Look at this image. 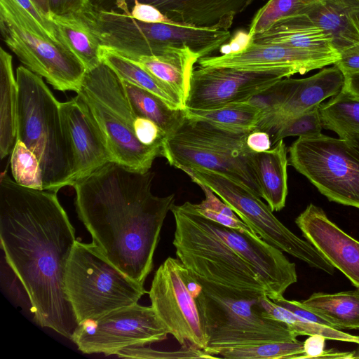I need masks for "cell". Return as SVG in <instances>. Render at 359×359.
Wrapping results in <instances>:
<instances>
[{
    "mask_svg": "<svg viewBox=\"0 0 359 359\" xmlns=\"http://www.w3.org/2000/svg\"><path fill=\"white\" fill-rule=\"evenodd\" d=\"M0 239L34 321L71 339L78 323L65 294V276L76 240L57 191L21 186L2 172Z\"/></svg>",
    "mask_w": 359,
    "mask_h": 359,
    "instance_id": "6da1fadb",
    "label": "cell"
},
{
    "mask_svg": "<svg viewBox=\"0 0 359 359\" xmlns=\"http://www.w3.org/2000/svg\"><path fill=\"white\" fill-rule=\"evenodd\" d=\"M154 173L109 162L76 182L75 206L95 245L116 267L144 285L175 194L154 196Z\"/></svg>",
    "mask_w": 359,
    "mask_h": 359,
    "instance_id": "7a4b0ae2",
    "label": "cell"
},
{
    "mask_svg": "<svg viewBox=\"0 0 359 359\" xmlns=\"http://www.w3.org/2000/svg\"><path fill=\"white\" fill-rule=\"evenodd\" d=\"M175 253L193 274L242 291L277 293L296 266L257 234L225 226L197 212L187 201L171 208Z\"/></svg>",
    "mask_w": 359,
    "mask_h": 359,
    "instance_id": "3957f363",
    "label": "cell"
},
{
    "mask_svg": "<svg viewBox=\"0 0 359 359\" xmlns=\"http://www.w3.org/2000/svg\"><path fill=\"white\" fill-rule=\"evenodd\" d=\"M17 135L37 157L44 190L73 186L74 157L62 121L60 102L42 77L25 66L16 70Z\"/></svg>",
    "mask_w": 359,
    "mask_h": 359,
    "instance_id": "277c9868",
    "label": "cell"
},
{
    "mask_svg": "<svg viewBox=\"0 0 359 359\" xmlns=\"http://www.w3.org/2000/svg\"><path fill=\"white\" fill-rule=\"evenodd\" d=\"M191 274L202 287L195 300L208 339L205 352L213 358L237 345L297 339L287 324L267 315L260 302L266 293L242 291Z\"/></svg>",
    "mask_w": 359,
    "mask_h": 359,
    "instance_id": "5b68a950",
    "label": "cell"
},
{
    "mask_svg": "<svg viewBox=\"0 0 359 359\" xmlns=\"http://www.w3.org/2000/svg\"><path fill=\"white\" fill-rule=\"evenodd\" d=\"M249 133L226 130L185 117L179 128L165 138L162 156L182 170L202 168L222 173L262 198L255 152L246 144Z\"/></svg>",
    "mask_w": 359,
    "mask_h": 359,
    "instance_id": "8992f818",
    "label": "cell"
},
{
    "mask_svg": "<svg viewBox=\"0 0 359 359\" xmlns=\"http://www.w3.org/2000/svg\"><path fill=\"white\" fill-rule=\"evenodd\" d=\"M65 292L78 325L138 303L148 292L91 243L76 241L69 258Z\"/></svg>",
    "mask_w": 359,
    "mask_h": 359,
    "instance_id": "52a82bcc",
    "label": "cell"
},
{
    "mask_svg": "<svg viewBox=\"0 0 359 359\" xmlns=\"http://www.w3.org/2000/svg\"><path fill=\"white\" fill-rule=\"evenodd\" d=\"M3 41L25 67L60 91L80 90L86 69L65 46L53 40L15 0H0Z\"/></svg>",
    "mask_w": 359,
    "mask_h": 359,
    "instance_id": "ba28073f",
    "label": "cell"
},
{
    "mask_svg": "<svg viewBox=\"0 0 359 359\" xmlns=\"http://www.w3.org/2000/svg\"><path fill=\"white\" fill-rule=\"evenodd\" d=\"M182 171L196 184L208 187L264 241L312 268L330 275L334 273L332 264L311 243L298 237L280 222L261 197L247 187L212 170L189 168Z\"/></svg>",
    "mask_w": 359,
    "mask_h": 359,
    "instance_id": "9c48e42d",
    "label": "cell"
},
{
    "mask_svg": "<svg viewBox=\"0 0 359 359\" xmlns=\"http://www.w3.org/2000/svg\"><path fill=\"white\" fill-rule=\"evenodd\" d=\"M289 154L290 165L329 201L359 209V154L346 139L299 137Z\"/></svg>",
    "mask_w": 359,
    "mask_h": 359,
    "instance_id": "30bf717a",
    "label": "cell"
},
{
    "mask_svg": "<svg viewBox=\"0 0 359 359\" xmlns=\"http://www.w3.org/2000/svg\"><path fill=\"white\" fill-rule=\"evenodd\" d=\"M168 334L151 306L136 303L78 325L70 339L84 353L109 355L163 341Z\"/></svg>",
    "mask_w": 359,
    "mask_h": 359,
    "instance_id": "8fae6325",
    "label": "cell"
},
{
    "mask_svg": "<svg viewBox=\"0 0 359 359\" xmlns=\"http://www.w3.org/2000/svg\"><path fill=\"white\" fill-rule=\"evenodd\" d=\"M184 265L168 257L158 268L148 292L151 306L182 346L205 351L208 339L195 299L184 280Z\"/></svg>",
    "mask_w": 359,
    "mask_h": 359,
    "instance_id": "7c38bea8",
    "label": "cell"
},
{
    "mask_svg": "<svg viewBox=\"0 0 359 359\" xmlns=\"http://www.w3.org/2000/svg\"><path fill=\"white\" fill-rule=\"evenodd\" d=\"M296 72L289 68L245 69L201 67L194 69L185 107L210 109L243 102Z\"/></svg>",
    "mask_w": 359,
    "mask_h": 359,
    "instance_id": "4fadbf2b",
    "label": "cell"
},
{
    "mask_svg": "<svg viewBox=\"0 0 359 359\" xmlns=\"http://www.w3.org/2000/svg\"><path fill=\"white\" fill-rule=\"evenodd\" d=\"M339 58L338 52L316 51L251 41L241 52L203 57L198 62L201 67L245 69L289 68L296 74H304L334 65Z\"/></svg>",
    "mask_w": 359,
    "mask_h": 359,
    "instance_id": "5bb4252c",
    "label": "cell"
},
{
    "mask_svg": "<svg viewBox=\"0 0 359 359\" xmlns=\"http://www.w3.org/2000/svg\"><path fill=\"white\" fill-rule=\"evenodd\" d=\"M60 111L74 157V184L112 162L113 158L103 132L79 95L60 102Z\"/></svg>",
    "mask_w": 359,
    "mask_h": 359,
    "instance_id": "9a60e30c",
    "label": "cell"
},
{
    "mask_svg": "<svg viewBox=\"0 0 359 359\" xmlns=\"http://www.w3.org/2000/svg\"><path fill=\"white\" fill-rule=\"evenodd\" d=\"M295 223L304 237L359 288V241L332 222L321 208L312 203Z\"/></svg>",
    "mask_w": 359,
    "mask_h": 359,
    "instance_id": "2e32d148",
    "label": "cell"
},
{
    "mask_svg": "<svg viewBox=\"0 0 359 359\" xmlns=\"http://www.w3.org/2000/svg\"><path fill=\"white\" fill-rule=\"evenodd\" d=\"M102 102L132 130L137 140L147 146H161L163 131L152 121L140 114L129 100L122 80L103 61L86 70L81 88Z\"/></svg>",
    "mask_w": 359,
    "mask_h": 359,
    "instance_id": "e0dca14e",
    "label": "cell"
},
{
    "mask_svg": "<svg viewBox=\"0 0 359 359\" xmlns=\"http://www.w3.org/2000/svg\"><path fill=\"white\" fill-rule=\"evenodd\" d=\"M77 95L86 102L103 132L113 162L135 171H149L154 159L162 156V147L143 144L127 124L102 102L82 88Z\"/></svg>",
    "mask_w": 359,
    "mask_h": 359,
    "instance_id": "ac0fdd59",
    "label": "cell"
},
{
    "mask_svg": "<svg viewBox=\"0 0 359 359\" xmlns=\"http://www.w3.org/2000/svg\"><path fill=\"white\" fill-rule=\"evenodd\" d=\"M344 81V73L335 64L311 76L295 79L285 102L273 113L262 118L255 129L271 135L283 123L337 95L342 90Z\"/></svg>",
    "mask_w": 359,
    "mask_h": 359,
    "instance_id": "d6986e66",
    "label": "cell"
},
{
    "mask_svg": "<svg viewBox=\"0 0 359 359\" xmlns=\"http://www.w3.org/2000/svg\"><path fill=\"white\" fill-rule=\"evenodd\" d=\"M135 1L156 7L182 25L229 30L255 0H126L130 10Z\"/></svg>",
    "mask_w": 359,
    "mask_h": 359,
    "instance_id": "ffe728a7",
    "label": "cell"
},
{
    "mask_svg": "<svg viewBox=\"0 0 359 359\" xmlns=\"http://www.w3.org/2000/svg\"><path fill=\"white\" fill-rule=\"evenodd\" d=\"M200 55L187 47L166 45L151 56L132 60L174 90L184 103L194 65Z\"/></svg>",
    "mask_w": 359,
    "mask_h": 359,
    "instance_id": "44dd1931",
    "label": "cell"
},
{
    "mask_svg": "<svg viewBox=\"0 0 359 359\" xmlns=\"http://www.w3.org/2000/svg\"><path fill=\"white\" fill-rule=\"evenodd\" d=\"M305 15L330 36L339 53L359 43V0H321Z\"/></svg>",
    "mask_w": 359,
    "mask_h": 359,
    "instance_id": "7402d4cb",
    "label": "cell"
},
{
    "mask_svg": "<svg viewBox=\"0 0 359 359\" xmlns=\"http://www.w3.org/2000/svg\"><path fill=\"white\" fill-rule=\"evenodd\" d=\"M251 41L316 51L337 52L330 36L305 14L280 20Z\"/></svg>",
    "mask_w": 359,
    "mask_h": 359,
    "instance_id": "603a6c76",
    "label": "cell"
},
{
    "mask_svg": "<svg viewBox=\"0 0 359 359\" xmlns=\"http://www.w3.org/2000/svg\"><path fill=\"white\" fill-rule=\"evenodd\" d=\"M254 162L262 198L273 212L282 210L287 195V149L283 140L268 151L255 152Z\"/></svg>",
    "mask_w": 359,
    "mask_h": 359,
    "instance_id": "cb8c5ba5",
    "label": "cell"
},
{
    "mask_svg": "<svg viewBox=\"0 0 359 359\" xmlns=\"http://www.w3.org/2000/svg\"><path fill=\"white\" fill-rule=\"evenodd\" d=\"M300 303L333 328L359 329V288L331 294L315 292Z\"/></svg>",
    "mask_w": 359,
    "mask_h": 359,
    "instance_id": "d4e9b609",
    "label": "cell"
},
{
    "mask_svg": "<svg viewBox=\"0 0 359 359\" xmlns=\"http://www.w3.org/2000/svg\"><path fill=\"white\" fill-rule=\"evenodd\" d=\"M50 20L57 29L60 42L80 60L86 70L102 62L99 41L77 14L50 13Z\"/></svg>",
    "mask_w": 359,
    "mask_h": 359,
    "instance_id": "484cf974",
    "label": "cell"
},
{
    "mask_svg": "<svg viewBox=\"0 0 359 359\" xmlns=\"http://www.w3.org/2000/svg\"><path fill=\"white\" fill-rule=\"evenodd\" d=\"M18 83L12 56L0 48V157L11 153L17 135Z\"/></svg>",
    "mask_w": 359,
    "mask_h": 359,
    "instance_id": "4316f807",
    "label": "cell"
},
{
    "mask_svg": "<svg viewBox=\"0 0 359 359\" xmlns=\"http://www.w3.org/2000/svg\"><path fill=\"white\" fill-rule=\"evenodd\" d=\"M101 48L102 60L111 68L121 79L153 93L172 109H184L185 105L182 99L164 83L133 61L111 50Z\"/></svg>",
    "mask_w": 359,
    "mask_h": 359,
    "instance_id": "83f0119b",
    "label": "cell"
},
{
    "mask_svg": "<svg viewBox=\"0 0 359 359\" xmlns=\"http://www.w3.org/2000/svg\"><path fill=\"white\" fill-rule=\"evenodd\" d=\"M183 111L187 118L205 121L239 133L252 131L262 117V110L248 101L210 109L184 108Z\"/></svg>",
    "mask_w": 359,
    "mask_h": 359,
    "instance_id": "f1b7e54d",
    "label": "cell"
},
{
    "mask_svg": "<svg viewBox=\"0 0 359 359\" xmlns=\"http://www.w3.org/2000/svg\"><path fill=\"white\" fill-rule=\"evenodd\" d=\"M122 82L135 108L154 122L166 137L172 134L183 122L185 118L183 109H172L153 93L126 81L122 80Z\"/></svg>",
    "mask_w": 359,
    "mask_h": 359,
    "instance_id": "f546056e",
    "label": "cell"
},
{
    "mask_svg": "<svg viewBox=\"0 0 359 359\" xmlns=\"http://www.w3.org/2000/svg\"><path fill=\"white\" fill-rule=\"evenodd\" d=\"M323 128L337 133L339 137L359 133V99L342 90L320 104Z\"/></svg>",
    "mask_w": 359,
    "mask_h": 359,
    "instance_id": "4dcf8cb0",
    "label": "cell"
},
{
    "mask_svg": "<svg viewBox=\"0 0 359 359\" xmlns=\"http://www.w3.org/2000/svg\"><path fill=\"white\" fill-rule=\"evenodd\" d=\"M260 302L269 317L287 324L297 336L319 334L325 337L327 339L354 343L359 345V336L352 335L340 331V330L302 318L274 303L267 294L262 295L260 297Z\"/></svg>",
    "mask_w": 359,
    "mask_h": 359,
    "instance_id": "1f68e13d",
    "label": "cell"
},
{
    "mask_svg": "<svg viewBox=\"0 0 359 359\" xmlns=\"http://www.w3.org/2000/svg\"><path fill=\"white\" fill-rule=\"evenodd\" d=\"M218 355L226 359L303 358L304 342L295 339L237 345L223 348Z\"/></svg>",
    "mask_w": 359,
    "mask_h": 359,
    "instance_id": "d6a6232c",
    "label": "cell"
},
{
    "mask_svg": "<svg viewBox=\"0 0 359 359\" xmlns=\"http://www.w3.org/2000/svg\"><path fill=\"white\" fill-rule=\"evenodd\" d=\"M321 0H269L255 15L248 34L252 39L268 30L277 21L306 14Z\"/></svg>",
    "mask_w": 359,
    "mask_h": 359,
    "instance_id": "836d02e7",
    "label": "cell"
},
{
    "mask_svg": "<svg viewBox=\"0 0 359 359\" xmlns=\"http://www.w3.org/2000/svg\"><path fill=\"white\" fill-rule=\"evenodd\" d=\"M11 168L14 181L26 187L43 189L42 172L36 155L16 140L11 151Z\"/></svg>",
    "mask_w": 359,
    "mask_h": 359,
    "instance_id": "e575fe53",
    "label": "cell"
},
{
    "mask_svg": "<svg viewBox=\"0 0 359 359\" xmlns=\"http://www.w3.org/2000/svg\"><path fill=\"white\" fill-rule=\"evenodd\" d=\"M320 105L283 123L272 134V144L290 136H309L321 133L323 128Z\"/></svg>",
    "mask_w": 359,
    "mask_h": 359,
    "instance_id": "d590c367",
    "label": "cell"
},
{
    "mask_svg": "<svg viewBox=\"0 0 359 359\" xmlns=\"http://www.w3.org/2000/svg\"><path fill=\"white\" fill-rule=\"evenodd\" d=\"M130 15L133 18L146 23H177L169 19L156 7L137 1L134 2L130 9Z\"/></svg>",
    "mask_w": 359,
    "mask_h": 359,
    "instance_id": "8d00e7d4",
    "label": "cell"
},
{
    "mask_svg": "<svg viewBox=\"0 0 359 359\" xmlns=\"http://www.w3.org/2000/svg\"><path fill=\"white\" fill-rule=\"evenodd\" d=\"M191 205L197 212L215 222L232 229L254 233L252 230L241 219L240 217H232L208 208H202L198 206L197 203L195 204L191 203Z\"/></svg>",
    "mask_w": 359,
    "mask_h": 359,
    "instance_id": "74e56055",
    "label": "cell"
},
{
    "mask_svg": "<svg viewBox=\"0 0 359 359\" xmlns=\"http://www.w3.org/2000/svg\"><path fill=\"white\" fill-rule=\"evenodd\" d=\"M15 1L36 20L39 25L50 36L53 40L62 43L59 39L58 33L53 22L50 19L47 18L37 8L32 0Z\"/></svg>",
    "mask_w": 359,
    "mask_h": 359,
    "instance_id": "f35d334b",
    "label": "cell"
},
{
    "mask_svg": "<svg viewBox=\"0 0 359 359\" xmlns=\"http://www.w3.org/2000/svg\"><path fill=\"white\" fill-rule=\"evenodd\" d=\"M335 65L344 74L359 72V43L341 51Z\"/></svg>",
    "mask_w": 359,
    "mask_h": 359,
    "instance_id": "ab89813d",
    "label": "cell"
},
{
    "mask_svg": "<svg viewBox=\"0 0 359 359\" xmlns=\"http://www.w3.org/2000/svg\"><path fill=\"white\" fill-rule=\"evenodd\" d=\"M50 13L65 15L79 13L87 6L90 0H48Z\"/></svg>",
    "mask_w": 359,
    "mask_h": 359,
    "instance_id": "60d3db41",
    "label": "cell"
},
{
    "mask_svg": "<svg viewBox=\"0 0 359 359\" xmlns=\"http://www.w3.org/2000/svg\"><path fill=\"white\" fill-rule=\"evenodd\" d=\"M248 147L253 152H263L271 149L272 142L270 134L266 131L253 130L246 138Z\"/></svg>",
    "mask_w": 359,
    "mask_h": 359,
    "instance_id": "b9f144b4",
    "label": "cell"
},
{
    "mask_svg": "<svg viewBox=\"0 0 359 359\" xmlns=\"http://www.w3.org/2000/svg\"><path fill=\"white\" fill-rule=\"evenodd\" d=\"M304 341L303 358H321L325 351V337L319 334L309 336Z\"/></svg>",
    "mask_w": 359,
    "mask_h": 359,
    "instance_id": "7bdbcfd3",
    "label": "cell"
},
{
    "mask_svg": "<svg viewBox=\"0 0 359 359\" xmlns=\"http://www.w3.org/2000/svg\"><path fill=\"white\" fill-rule=\"evenodd\" d=\"M251 41L248 32L238 30L227 44L220 46L222 54L238 53L245 49Z\"/></svg>",
    "mask_w": 359,
    "mask_h": 359,
    "instance_id": "ee69618b",
    "label": "cell"
},
{
    "mask_svg": "<svg viewBox=\"0 0 359 359\" xmlns=\"http://www.w3.org/2000/svg\"><path fill=\"white\" fill-rule=\"evenodd\" d=\"M342 91L359 99V72L344 74Z\"/></svg>",
    "mask_w": 359,
    "mask_h": 359,
    "instance_id": "f6af8a7d",
    "label": "cell"
},
{
    "mask_svg": "<svg viewBox=\"0 0 359 359\" xmlns=\"http://www.w3.org/2000/svg\"><path fill=\"white\" fill-rule=\"evenodd\" d=\"M37 8L48 19L50 16V11L48 0H32Z\"/></svg>",
    "mask_w": 359,
    "mask_h": 359,
    "instance_id": "bcb514c9",
    "label": "cell"
},
{
    "mask_svg": "<svg viewBox=\"0 0 359 359\" xmlns=\"http://www.w3.org/2000/svg\"><path fill=\"white\" fill-rule=\"evenodd\" d=\"M359 154V133H351L343 136Z\"/></svg>",
    "mask_w": 359,
    "mask_h": 359,
    "instance_id": "7dc6e473",
    "label": "cell"
},
{
    "mask_svg": "<svg viewBox=\"0 0 359 359\" xmlns=\"http://www.w3.org/2000/svg\"><path fill=\"white\" fill-rule=\"evenodd\" d=\"M115 4L116 7L121 10L123 13L130 15V10L127 5L126 0H115Z\"/></svg>",
    "mask_w": 359,
    "mask_h": 359,
    "instance_id": "c3c4849f",
    "label": "cell"
},
{
    "mask_svg": "<svg viewBox=\"0 0 359 359\" xmlns=\"http://www.w3.org/2000/svg\"><path fill=\"white\" fill-rule=\"evenodd\" d=\"M355 355L356 358H359V348L355 351Z\"/></svg>",
    "mask_w": 359,
    "mask_h": 359,
    "instance_id": "681fc988",
    "label": "cell"
}]
</instances>
